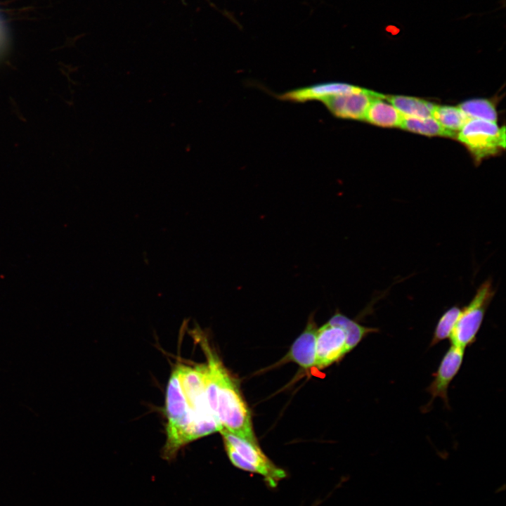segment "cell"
<instances>
[{
  "instance_id": "obj_8",
  "label": "cell",
  "mask_w": 506,
  "mask_h": 506,
  "mask_svg": "<svg viewBox=\"0 0 506 506\" xmlns=\"http://www.w3.org/2000/svg\"><path fill=\"white\" fill-rule=\"evenodd\" d=\"M382 94L361 88L356 91L328 98L322 101L335 117L342 119H364L372 100Z\"/></svg>"
},
{
  "instance_id": "obj_3",
  "label": "cell",
  "mask_w": 506,
  "mask_h": 506,
  "mask_svg": "<svg viewBox=\"0 0 506 506\" xmlns=\"http://www.w3.org/2000/svg\"><path fill=\"white\" fill-rule=\"evenodd\" d=\"M219 432L223 437L227 456L235 467L260 475L270 488H275L286 478V472L264 454L259 443L240 437L223 427Z\"/></svg>"
},
{
  "instance_id": "obj_2",
  "label": "cell",
  "mask_w": 506,
  "mask_h": 506,
  "mask_svg": "<svg viewBox=\"0 0 506 506\" xmlns=\"http://www.w3.org/2000/svg\"><path fill=\"white\" fill-rule=\"evenodd\" d=\"M167 439L163 458L173 460L186 445L209 432L197 415L182 386L179 365L173 370L166 391Z\"/></svg>"
},
{
  "instance_id": "obj_14",
  "label": "cell",
  "mask_w": 506,
  "mask_h": 506,
  "mask_svg": "<svg viewBox=\"0 0 506 506\" xmlns=\"http://www.w3.org/2000/svg\"><path fill=\"white\" fill-rule=\"evenodd\" d=\"M400 127L409 131L427 136L453 137L455 135V132L443 127L433 117L415 118L403 115Z\"/></svg>"
},
{
  "instance_id": "obj_9",
  "label": "cell",
  "mask_w": 506,
  "mask_h": 506,
  "mask_svg": "<svg viewBox=\"0 0 506 506\" xmlns=\"http://www.w3.org/2000/svg\"><path fill=\"white\" fill-rule=\"evenodd\" d=\"M317 330L313 312L309 315L304 331L296 339L280 362H294L305 370L315 366Z\"/></svg>"
},
{
  "instance_id": "obj_11",
  "label": "cell",
  "mask_w": 506,
  "mask_h": 506,
  "mask_svg": "<svg viewBox=\"0 0 506 506\" xmlns=\"http://www.w3.org/2000/svg\"><path fill=\"white\" fill-rule=\"evenodd\" d=\"M384 100V95L372 100L367 110L364 120L380 126H400L403 115L390 103Z\"/></svg>"
},
{
  "instance_id": "obj_17",
  "label": "cell",
  "mask_w": 506,
  "mask_h": 506,
  "mask_svg": "<svg viewBox=\"0 0 506 506\" xmlns=\"http://www.w3.org/2000/svg\"><path fill=\"white\" fill-rule=\"evenodd\" d=\"M460 109L469 119H479L495 122L497 114L493 103L486 99H472L463 102Z\"/></svg>"
},
{
  "instance_id": "obj_7",
  "label": "cell",
  "mask_w": 506,
  "mask_h": 506,
  "mask_svg": "<svg viewBox=\"0 0 506 506\" xmlns=\"http://www.w3.org/2000/svg\"><path fill=\"white\" fill-rule=\"evenodd\" d=\"M464 353V349L452 344L446 351L436 371L433 374V380L427 387V392L431 395L427 408L431 406L436 397L441 398L446 406L449 407L448 390L462 366Z\"/></svg>"
},
{
  "instance_id": "obj_15",
  "label": "cell",
  "mask_w": 506,
  "mask_h": 506,
  "mask_svg": "<svg viewBox=\"0 0 506 506\" xmlns=\"http://www.w3.org/2000/svg\"><path fill=\"white\" fill-rule=\"evenodd\" d=\"M432 117L443 127L453 132L460 130L469 119L460 108L453 106L435 105Z\"/></svg>"
},
{
  "instance_id": "obj_4",
  "label": "cell",
  "mask_w": 506,
  "mask_h": 506,
  "mask_svg": "<svg viewBox=\"0 0 506 506\" xmlns=\"http://www.w3.org/2000/svg\"><path fill=\"white\" fill-rule=\"evenodd\" d=\"M495 294L493 280L488 278L477 287L468 304L462 308L450 337L452 345L465 350L476 341L486 311Z\"/></svg>"
},
{
  "instance_id": "obj_13",
  "label": "cell",
  "mask_w": 506,
  "mask_h": 506,
  "mask_svg": "<svg viewBox=\"0 0 506 506\" xmlns=\"http://www.w3.org/2000/svg\"><path fill=\"white\" fill-rule=\"evenodd\" d=\"M384 99L403 115L415 118L432 117L435 106L434 104L427 100L410 96H384Z\"/></svg>"
},
{
  "instance_id": "obj_6",
  "label": "cell",
  "mask_w": 506,
  "mask_h": 506,
  "mask_svg": "<svg viewBox=\"0 0 506 506\" xmlns=\"http://www.w3.org/2000/svg\"><path fill=\"white\" fill-rule=\"evenodd\" d=\"M346 334L340 326L328 322L318 328L316 339L315 366L323 369L349 353Z\"/></svg>"
},
{
  "instance_id": "obj_5",
  "label": "cell",
  "mask_w": 506,
  "mask_h": 506,
  "mask_svg": "<svg viewBox=\"0 0 506 506\" xmlns=\"http://www.w3.org/2000/svg\"><path fill=\"white\" fill-rule=\"evenodd\" d=\"M477 161L505 148V129L493 122L469 119L458 134Z\"/></svg>"
},
{
  "instance_id": "obj_1",
  "label": "cell",
  "mask_w": 506,
  "mask_h": 506,
  "mask_svg": "<svg viewBox=\"0 0 506 506\" xmlns=\"http://www.w3.org/2000/svg\"><path fill=\"white\" fill-rule=\"evenodd\" d=\"M199 337L207 357V363H205L206 396L219 429L223 427L240 437L258 443L250 412L242 397L237 382L209 346L205 337L201 332Z\"/></svg>"
},
{
  "instance_id": "obj_16",
  "label": "cell",
  "mask_w": 506,
  "mask_h": 506,
  "mask_svg": "<svg viewBox=\"0 0 506 506\" xmlns=\"http://www.w3.org/2000/svg\"><path fill=\"white\" fill-rule=\"evenodd\" d=\"M462 308L454 305L448 309L439 319L434 330L429 347L441 342L450 339L457 320L460 316Z\"/></svg>"
},
{
  "instance_id": "obj_12",
  "label": "cell",
  "mask_w": 506,
  "mask_h": 506,
  "mask_svg": "<svg viewBox=\"0 0 506 506\" xmlns=\"http://www.w3.org/2000/svg\"><path fill=\"white\" fill-rule=\"evenodd\" d=\"M328 323L340 326L345 330L349 351H352L366 336L379 332L378 328L363 326L358 321L348 318L339 310L335 311Z\"/></svg>"
},
{
  "instance_id": "obj_10",
  "label": "cell",
  "mask_w": 506,
  "mask_h": 506,
  "mask_svg": "<svg viewBox=\"0 0 506 506\" xmlns=\"http://www.w3.org/2000/svg\"><path fill=\"white\" fill-rule=\"evenodd\" d=\"M361 87L342 82H325L291 90L279 96L282 100L304 103L324 100L359 90Z\"/></svg>"
}]
</instances>
